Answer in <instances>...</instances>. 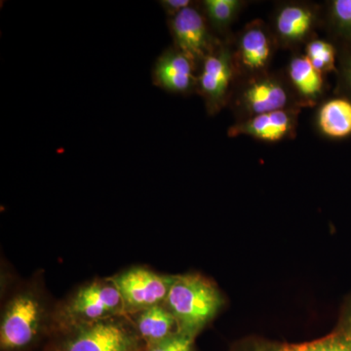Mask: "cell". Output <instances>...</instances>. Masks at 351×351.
<instances>
[{"instance_id":"1","label":"cell","mask_w":351,"mask_h":351,"mask_svg":"<svg viewBox=\"0 0 351 351\" xmlns=\"http://www.w3.org/2000/svg\"><path fill=\"white\" fill-rule=\"evenodd\" d=\"M223 304L216 286L198 274L176 276L165 302L180 332L193 337L213 319Z\"/></svg>"},{"instance_id":"2","label":"cell","mask_w":351,"mask_h":351,"mask_svg":"<svg viewBox=\"0 0 351 351\" xmlns=\"http://www.w3.org/2000/svg\"><path fill=\"white\" fill-rule=\"evenodd\" d=\"M228 106L234 113L237 122L285 108H302L295 100L285 73L272 71L239 78Z\"/></svg>"},{"instance_id":"3","label":"cell","mask_w":351,"mask_h":351,"mask_svg":"<svg viewBox=\"0 0 351 351\" xmlns=\"http://www.w3.org/2000/svg\"><path fill=\"white\" fill-rule=\"evenodd\" d=\"M125 313L119 289L112 279H107L82 286L62 308L60 320L64 327L75 329Z\"/></svg>"},{"instance_id":"4","label":"cell","mask_w":351,"mask_h":351,"mask_svg":"<svg viewBox=\"0 0 351 351\" xmlns=\"http://www.w3.org/2000/svg\"><path fill=\"white\" fill-rule=\"evenodd\" d=\"M230 38L221 40L201 63L197 94L202 97L209 115L217 114L230 105L239 78Z\"/></svg>"},{"instance_id":"5","label":"cell","mask_w":351,"mask_h":351,"mask_svg":"<svg viewBox=\"0 0 351 351\" xmlns=\"http://www.w3.org/2000/svg\"><path fill=\"white\" fill-rule=\"evenodd\" d=\"M230 43L239 78L269 73L279 48L269 25L260 19L245 25L241 31L232 36Z\"/></svg>"},{"instance_id":"6","label":"cell","mask_w":351,"mask_h":351,"mask_svg":"<svg viewBox=\"0 0 351 351\" xmlns=\"http://www.w3.org/2000/svg\"><path fill=\"white\" fill-rule=\"evenodd\" d=\"M322 19V11L317 4L284 1L274 9L269 27L279 48L297 51L317 38L316 32Z\"/></svg>"},{"instance_id":"7","label":"cell","mask_w":351,"mask_h":351,"mask_svg":"<svg viewBox=\"0 0 351 351\" xmlns=\"http://www.w3.org/2000/svg\"><path fill=\"white\" fill-rule=\"evenodd\" d=\"M44 320V308L36 295L25 292L7 304L0 326L3 350H17L31 345L38 336Z\"/></svg>"},{"instance_id":"8","label":"cell","mask_w":351,"mask_h":351,"mask_svg":"<svg viewBox=\"0 0 351 351\" xmlns=\"http://www.w3.org/2000/svg\"><path fill=\"white\" fill-rule=\"evenodd\" d=\"M62 351H138L140 336L117 318L71 329Z\"/></svg>"},{"instance_id":"9","label":"cell","mask_w":351,"mask_h":351,"mask_svg":"<svg viewBox=\"0 0 351 351\" xmlns=\"http://www.w3.org/2000/svg\"><path fill=\"white\" fill-rule=\"evenodd\" d=\"M168 25L174 47L200 64L223 39L215 34L200 4L188 7L170 17Z\"/></svg>"},{"instance_id":"10","label":"cell","mask_w":351,"mask_h":351,"mask_svg":"<svg viewBox=\"0 0 351 351\" xmlns=\"http://www.w3.org/2000/svg\"><path fill=\"white\" fill-rule=\"evenodd\" d=\"M119 289L126 313H138L165 304L176 276H161L152 270L133 269L112 278Z\"/></svg>"},{"instance_id":"11","label":"cell","mask_w":351,"mask_h":351,"mask_svg":"<svg viewBox=\"0 0 351 351\" xmlns=\"http://www.w3.org/2000/svg\"><path fill=\"white\" fill-rule=\"evenodd\" d=\"M232 351H351V297L343 304L336 326L322 338L301 343L248 339Z\"/></svg>"},{"instance_id":"12","label":"cell","mask_w":351,"mask_h":351,"mask_svg":"<svg viewBox=\"0 0 351 351\" xmlns=\"http://www.w3.org/2000/svg\"><path fill=\"white\" fill-rule=\"evenodd\" d=\"M199 71L197 62L173 46L157 59L152 78L161 89L186 96L197 93Z\"/></svg>"},{"instance_id":"13","label":"cell","mask_w":351,"mask_h":351,"mask_svg":"<svg viewBox=\"0 0 351 351\" xmlns=\"http://www.w3.org/2000/svg\"><path fill=\"white\" fill-rule=\"evenodd\" d=\"M301 110L299 108H285L235 122L228 129V136L232 138L248 136L267 143L294 138Z\"/></svg>"},{"instance_id":"14","label":"cell","mask_w":351,"mask_h":351,"mask_svg":"<svg viewBox=\"0 0 351 351\" xmlns=\"http://www.w3.org/2000/svg\"><path fill=\"white\" fill-rule=\"evenodd\" d=\"M285 75L300 107H314L322 103L326 90L324 77L304 53H295L291 58Z\"/></svg>"},{"instance_id":"15","label":"cell","mask_w":351,"mask_h":351,"mask_svg":"<svg viewBox=\"0 0 351 351\" xmlns=\"http://www.w3.org/2000/svg\"><path fill=\"white\" fill-rule=\"evenodd\" d=\"M136 332L151 346L180 332L175 316L165 304L138 311L136 317Z\"/></svg>"},{"instance_id":"16","label":"cell","mask_w":351,"mask_h":351,"mask_svg":"<svg viewBox=\"0 0 351 351\" xmlns=\"http://www.w3.org/2000/svg\"><path fill=\"white\" fill-rule=\"evenodd\" d=\"M318 130L332 138H343L351 135V101L335 98L321 103L316 114Z\"/></svg>"},{"instance_id":"17","label":"cell","mask_w":351,"mask_h":351,"mask_svg":"<svg viewBox=\"0 0 351 351\" xmlns=\"http://www.w3.org/2000/svg\"><path fill=\"white\" fill-rule=\"evenodd\" d=\"M246 4L242 0H205L200 5L215 34L226 40L232 38L230 27Z\"/></svg>"},{"instance_id":"18","label":"cell","mask_w":351,"mask_h":351,"mask_svg":"<svg viewBox=\"0 0 351 351\" xmlns=\"http://www.w3.org/2000/svg\"><path fill=\"white\" fill-rule=\"evenodd\" d=\"M325 18L332 36L351 43V0H332Z\"/></svg>"},{"instance_id":"19","label":"cell","mask_w":351,"mask_h":351,"mask_svg":"<svg viewBox=\"0 0 351 351\" xmlns=\"http://www.w3.org/2000/svg\"><path fill=\"white\" fill-rule=\"evenodd\" d=\"M304 51L314 68L322 75L336 71L337 49L334 44L316 38L306 44Z\"/></svg>"},{"instance_id":"20","label":"cell","mask_w":351,"mask_h":351,"mask_svg":"<svg viewBox=\"0 0 351 351\" xmlns=\"http://www.w3.org/2000/svg\"><path fill=\"white\" fill-rule=\"evenodd\" d=\"M193 339L195 337L180 332L149 346V351H193Z\"/></svg>"},{"instance_id":"21","label":"cell","mask_w":351,"mask_h":351,"mask_svg":"<svg viewBox=\"0 0 351 351\" xmlns=\"http://www.w3.org/2000/svg\"><path fill=\"white\" fill-rule=\"evenodd\" d=\"M339 89L348 95L351 101V52L346 53L339 61Z\"/></svg>"},{"instance_id":"22","label":"cell","mask_w":351,"mask_h":351,"mask_svg":"<svg viewBox=\"0 0 351 351\" xmlns=\"http://www.w3.org/2000/svg\"><path fill=\"white\" fill-rule=\"evenodd\" d=\"M193 4V2L191 0H162L160 1V5L162 6L164 11L169 16V18L182 12V10Z\"/></svg>"}]
</instances>
